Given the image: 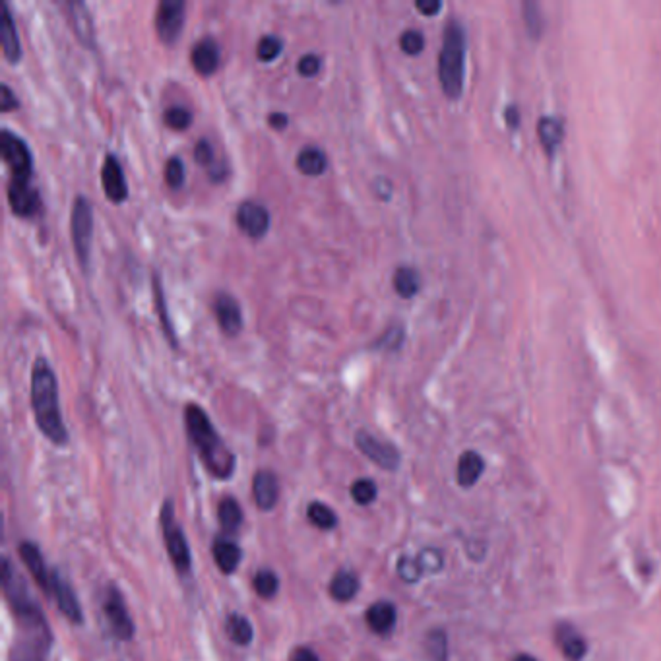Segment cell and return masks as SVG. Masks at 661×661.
I'll use <instances>...</instances> for the list:
<instances>
[{"label":"cell","instance_id":"obj_1","mask_svg":"<svg viewBox=\"0 0 661 661\" xmlns=\"http://www.w3.org/2000/svg\"><path fill=\"white\" fill-rule=\"evenodd\" d=\"M31 407L39 431L52 445L65 446L68 443V431L59 405V384L55 371L45 357H37L31 369Z\"/></svg>","mask_w":661,"mask_h":661},{"label":"cell","instance_id":"obj_2","mask_svg":"<svg viewBox=\"0 0 661 661\" xmlns=\"http://www.w3.org/2000/svg\"><path fill=\"white\" fill-rule=\"evenodd\" d=\"M185 425L209 474L217 479H229L233 476L235 454L227 448L224 438L217 435L204 409L188 404L185 407Z\"/></svg>","mask_w":661,"mask_h":661},{"label":"cell","instance_id":"obj_3","mask_svg":"<svg viewBox=\"0 0 661 661\" xmlns=\"http://www.w3.org/2000/svg\"><path fill=\"white\" fill-rule=\"evenodd\" d=\"M466 75V31L458 20H450L445 28L443 49L438 55V80L446 98L458 99L464 90Z\"/></svg>","mask_w":661,"mask_h":661},{"label":"cell","instance_id":"obj_4","mask_svg":"<svg viewBox=\"0 0 661 661\" xmlns=\"http://www.w3.org/2000/svg\"><path fill=\"white\" fill-rule=\"evenodd\" d=\"M70 237L72 245H75L76 256L83 270H88L90 264V255H91V239H93V212L88 202V198L76 196L75 204H72V214H70Z\"/></svg>","mask_w":661,"mask_h":661},{"label":"cell","instance_id":"obj_5","mask_svg":"<svg viewBox=\"0 0 661 661\" xmlns=\"http://www.w3.org/2000/svg\"><path fill=\"white\" fill-rule=\"evenodd\" d=\"M161 530L167 545V553H169L177 571L183 574L191 571V549H188V543L181 526H178L175 520V508L173 502L169 500H167L161 508Z\"/></svg>","mask_w":661,"mask_h":661},{"label":"cell","instance_id":"obj_6","mask_svg":"<svg viewBox=\"0 0 661 661\" xmlns=\"http://www.w3.org/2000/svg\"><path fill=\"white\" fill-rule=\"evenodd\" d=\"M0 152L3 160L8 165L12 181H29L34 175V157L28 148V144L10 130L0 132Z\"/></svg>","mask_w":661,"mask_h":661},{"label":"cell","instance_id":"obj_7","mask_svg":"<svg viewBox=\"0 0 661 661\" xmlns=\"http://www.w3.org/2000/svg\"><path fill=\"white\" fill-rule=\"evenodd\" d=\"M3 582H4V592L8 595V602L12 603L14 611L22 617V618H28V621L34 625L35 621L37 623H45L43 621V615H41V610L37 607V603L31 600V595L28 592V587L24 584V580L20 578L18 574L12 572V569H10V563L4 561V574H3Z\"/></svg>","mask_w":661,"mask_h":661},{"label":"cell","instance_id":"obj_8","mask_svg":"<svg viewBox=\"0 0 661 661\" xmlns=\"http://www.w3.org/2000/svg\"><path fill=\"white\" fill-rule=\"evenodd\" d=\"M186 4L181 0H163L155 12V31L165 45H175L185 28Z\"/></svg>","mask_w":661,"mask_h":661},{"label":"cell","instance_id":"obj_9","mask_svg":"<svg viewBox=\"0 0 661 661\" xmlns=\"http://www.w3.org/2000/svg\"><path fill=\"white\" fill-rule=\"evenodd\" d=\"M103 613H105V618H107L109 628L114 638L130 640L134 636V623L129 615L127 605H124L121 592L114 586H109L107 594H105Z\"/></svg>","mask_w":661,"mask_h":661},{"label":"cell","instance_id":"obj_10","mask_svg":"<svg viewBox=\"0 0 661 661\" xmlns=\"http://www.w3.org/2000/svg\"><path fill=\"white\" fill-rule=\"evenodd\" d=\"M355 445L379 468L388 469V471H394L400 468V461H402L400 452H397V448L392 446L390 443H384V440H379L366 431H359L355 435Z\"/></svg>","mask_w":661,"mask_h":661},{"label":"cell","instance_id":"obj_11","mask_svg":"<svg viewBox=\"0 0 661 661\" xmlns=\"http://www.w3.org/2000/svg\"><path fill=\"white\" fill-rule=\"evenodd\" d=\"M6 194L8 206L18 217L28 219L39 214L41 196L37 193V188L34 185H29V181H12V178H10Z\"/></svg>","mask_w":661,"mask_h":661},{"label":"cell","instance_id":"obj_12","mask_svg":"<svg viewBox=\"0 0 661 661\" xmlns=\"http://www.w3.org/2000/svg\"><path fill=\"white\" fill-rule=\"evenodd\" d=\"M237 225L250 239H262L270 229L268 209L253 201H247L237 208Z\"/></svg>","mask_w":661,"mask_h":661},{"label":"cell","instance_id":"obj_13","mask_svg":"<svg viewBox=\"0 0 661 661\" xmlns=\"http://www.w3.org/2000/svg\"><path fill=\"white\" fill-rule=\"evenodd\" d=\"M101 185L105 196H107L113 204H121L129 198L127 177H124L122 167L113 153L105 155V161L101 167Z\"/></svg>","mask_w":661,"mask_h":661},{"label":"cell","instance_id":"obj_14","mask_svg":"<svg viewBox=\"0 0 661 661\" xmlns=\"http://www.w3.org/2000/svg\"><path fill=\"white\" fill-rule=\"evenodd\" d=\"M214 312L219 322V328L225 335H237L243 330V312H240L239 303L229 293H219L214 301Z\"/></svg>","mask_w":661,"mask_h":661},{"label":"cell","instance_id":"obj_15","mask_svg":"<svg viewBox=\"0 0 661 661\" xmlns=\"http://www.w3.org/2000/svg\"><path fill=\"white\" fill-rule=\"evenodd\" d=\"M65 8L68 14V22L72 29H75L80 43L86 49H96V24H93L88 6L78 0V3H67Z\"/></svg>","mask_w":661,"mask_h":661},{"label":"cell","instance_id":"obj_16","mask_svg":"<svg viewBox=\"0 0 661 661\" xmlns=\"http://www.w3.org/2000/svg\"><path fill=\"white\" fill-rule=\"evenodd\" d=\"M51 594L55 595L60 613L65 615L70 623L78 625V623L83 621L82 607H80V602H78L75 590H72V586L65 578H62V576L57 571H52V592Z\"/></svg>","mask_w":661,"mask_h":661},{"label":"cell","instance_id":"obj_17","mask_svg":"<svg viewBox=\"0 0 661 661\" xmlns=\"http://www.w3.org/2000/svg\"><path fill=\"white\" fill-rule=\"evenodd\" d=\"M20 557L26 563L29 569L31 576H34L35 582L41 586V590L51 594L52 592V571L47 569V564L43 561V555H41L39 547L35 543L26 541L20 545Z\"/></svg>","mask_w":661,"mask_h":661},{"label":"cell","instance_id":"obj_18","mask_svg":"<svg viewBox=\"0 0 661 661\" xmlns=\"http://www.w3.org/2000/svg\"><path fill=\"white\" fill-rule=\"evenodd\" d=\"M555 642L569 661H582L587 654L586 638L569 623H561L555 628Z\"/></svg>","mask_w":661,"mask_h":661},{"label":"cell","instance_id":"obj_19","mask_svg":"<svg viewBox=\"0 0 661 661\" xmlns=\"http://www.w3.org/2000/svg\"><path fill=\"white\" fill-rule=\"evenodd\" d=\"M193 67L201 76H212L219 68V60H222V51L212 37H206L198 41L191 52Z\"/></svg>","mask_w":661,"mask_h":661},{"label":"cell","instance_id":"obj_20","mask_svg":"<svg viewBox=\"0 0 661 661\" xmlns=\"http://www.w3.org/2000/svg\"><path fill=\"white\" fill-rule=\"evenodd\" d=\"M0 39H3V55L10 62V65H18L22 60V45H20V35L18 28L12 14H10V6H3V22H0Z\"/></svg>","mask_w":661,"mask_h":661},{"label":"cell","instance_id":"obj_21","mask_svg":"<svg viewBox=\"0 0 661 661\" xmlns=\"http://www.w3.org/2000/svg\"><path fill=\"white\" fill-rule=\"evenodd\" d=\"M366 625H369L371 631L374 634L386 636L394 631L396 621H397V613L396 607L390 602H376L373 603L369 610H366Z\"/></svg>","mask_w":661,"mask_h":661},{"label":"cell","instance_id":"obj_22","mask_svg":"<svg viewBox=\"0 0 661 661\" xmlns=\"http://www.w3.org/2000/svg\"><path fill=\"white\" fill-rule=\"evenodd\" d=\"M485 471V460L481 458V454L474 452V450H468L460 456L458 460V468H456V481L461 489H469L474 487L477 481L481 479Z\"/></svg>","mask_w":661,"mask_h":661},{"label":"cell","instance_id":"obj_23","mask_svg":"<svg viewBox=\"0 0 661 661\" xmlns=\"http://www.w3.org/2000/svg\"><path fill=\"white\" fill-rule=\"evenodd\" d=\"M253 492H255V500L260 510L274 508L279 497L276 476L271 474V471H258L253 481Z\"/></svg>","mask_w":661,"mask_h":661},{"label":"cell","instance_id":"obj_24","mask_svg":"<svg viewBox=\"0 0 661 661\" xmlns=\"http://www.w3.org/2000/svg\"><path fill=\"white\" fill-rule=\"evenodd\" d=\"M214 559L219 566V571L224 574H233L237 571V566L243 559V553H240L239 545L235 541H231L227 538H219L214 543Z\"/></svg>","mask_w":661,"mask_h":661},{"label":"cell","instance_id":"obj_25","mask_svg":"<svg viewBox=\"0 0 661 661\" xmlns=\"http://www.w3.org/2000/svg\"><path fill=\"white\" fill-rule=\"evenodd\" d=\"M327 153L317 148V146H307L297 155V169L307 177H320L327 173Z\"/></svg>","mask_w":661,"mask_h":661},{"label":"cell","instance_id":"obj_26","mask_svg":"<svg viewBox=\"0 0 661 661\" xmlns=\"http://www.w3.org/2000/svg\"><path fill=\"white\" fill-rule=\"evenodd\" d=\"M538 136H539L545 152H547L549 155L555 153V150L559 148L563 142V136H564L563 121L557 117H543L538 124Z\"/></svg>","mask_w":661,"mask_h":661},{"label":"cell","instance_id":"obj_27","mask_svg":"<svg viewBox=\"0 0 661 661\" xmlns=\"http://www.w3.org/2000/svg\"><path fill=\"white\" fill-rule=\"evenodd\" d=\"M359 592V580H357V576L350 571H340L335 572V576L330 582V595L334 597L335 602H351L355 594Z\"/></svg>","mask_w":661,"mask_h":661},{"label":"cell","instance_id":"obj_28","mask_svg":"<svg viewBox=\"0 0 661 661\" xmlns=\"http://www.w3.org/2000/svg\"><path fill=\"white\" fill-rule=\"evenodd\" d=\"M225 631H227V636L239 646H248L250 642H253V636H255L253 625H250L248 618L243 617V615L231 613L227 617Z\"/></svg>","mask_w":661,"mask_h":661},{"label":"cell","instance_id":"obj_29","mask_svg":"<svg viewBox=\"0 0 661 661\" xmlns=\"http://www.w3.org/2000/svg\"><path fill=\"white\" fill-rule=\"evenodd\" d=\"M219 514V523H222V530L229 535H233L239 531L240 523H243V510H240L239 502L235 499H224L222 505L217 508Z\"/></svg>","mask_w":661,"mask_h":661},{"label":"cell","instance_id":"obj_30","mask_svg":"<svg viewBox=\"0 0 661 661\" xmlns=\"http://www.w3.org/2000/svg\"><path fill=\"white\" fill-rule=\"evenodd\" d=\"M421 287V281H419V274L415 268L402 266L396 270L394 274V289L400 297L404 299H412L415 293Z\"/></svg>","mask_w":661,"mask_h":661},{"label":"cell","instance_id":"obj_31","mask_svg":"<svg viewBox=\"0 0 661 661\" xmlns=\"http://www.w3.org/2000/svg\"><path fill=\"white\" fill-rule=\"evenodd\" d=\"M152 279H153V281H152V283H153V301H155L157 314H160L163 334L167 335V340H169V345H173V348H177V335H175V330H173V322H171V319L167 317V303H165V297H163V287H161L160 276L153 274Z\"/></svg>","mask_w":661,"mask_h":661},{"label":"cell","instance_id":"obj_32","mask_svg":"<svg viewBox=\"0 0 661 661\" xmlns=\"http://www.w3.org/2000/svg\"><path fill=\"white\" fill-rule=\"evenodd\" d=\"M307 518L312 526L319 530H334L338 526V516H335V512L328 505H324V502L319 500H314L309 505Z\"/></svg>","mask_w":661,"mask_h":661},{"label":"cell","instance_id":"obj_33","mask_svg":"<svg viewBox=\"0 0 661 661\" xmlns=\"http://www.w3.org/2000/svg\"><path fill=\"white\" fill-rule=\"evenodd\" d=\"M425 649L427 656L431 661H446L448 659V636L440 628H435L427 634L425 640Z\"/></svg>","mask_w":661,"mask_h":661},{"label":"cell","instance_id":"obj_34","mask_svg":"<svg viewBox=\"0 0 661 661\" xmlns=\"http://www.w3.org/2000/svg\"><path fill=\"white\" fill-rule=\"evenodd\" d=\"M163 122L169 127L171 130H186L193 124V113L186 107H181V105H175V107H169L163 114Z\"/></svg>","mask_w":661,"mask_h":661},{"label":"cell","instance_id":"obj_35","mask_svg":"<svg viewBox=\"0 0 661 661\" xmlns=\"http://www.w3.org/2000/svg\"><path fill=\"white\" fill-rule=\"evenodd\" d=\"M255 590H256V594L260 597H264V600H271V597H274L278 594V590H279L278 576L274 572H271V571H268V569L256 572V576H255Z\"/></svg>","mask_w":661,"mask_h":661},{"label":"cell","instance_id":"obj_36","mask_svg":"<svg viewBox=\"0 0 661 661\" xmlns=\"http://www.w3.org/2000/svg\"><path fill=\"white\" fill-rule=\"evenodd\" d=\"M376 484L373 479H357L355 484L351 485V499L357 502V505L361 507H366L371 505V502L376 499Z\"/></svg>","mask_w":661,"mask_h":661},{"label":"cell","instance_id":"obj_37","mask_svg":"<svg viewBox=\"0 0 661 661\" xmlns=\"http://www.w3.org/2000/svg\"><path fill=\"white\" fill-rule=\"evenodd\" d=\"M281 51H283V43H281L279 37L264 35L258 41L256 57H258L260 62H271L281 55Z\"/></svg>","mask_w":661,"mask_h":661},{"label":"cell","instance_id":"obj_38","mask_svg":"<svg viewBox=\"0 0 661 661\" xmlns=\"http://www.w3.org/2000/svg\"><path fill=\"white\" fill-rule=\"evenodd\" d=\"M404 338H405V330L402 327H392V328H388L381 335V338L374 342L373 348L382 350V351H396V350L402 348Z\"/></svg>","mask_w":661,"mask_h":661},{"label":"cell","instance_id":"obj_39","mask_svg":"<svg viewBox=\"0 0 661 661\" xmlns=\"http://www.w3.org/2000/svg\"><path fill=\"white\" fill-rule=\"evenodd\" d=\"M417 563L421 566L423 574H435L440 572L445 566V557L438 549H423L417 555Z\"/></svg>","mask_w":661,"mask_h":661},{"label":"cell","instance_id":"obj_40","mask_svg":"<svg viewBox=\"0 0 661 661\" xmlns=\"http://www.w3.org/2000/svg\"><path fill=\"white\" fill-rule=\"evenodd\" d=\"M165 183L171 188H181L185 185V163L181 157H169L165 163Z\"/></svg>","mask_w":661,"mask_h":661},{"label":"cell","instance_id":"obj_41","mask_svg":"<svg viewBox=\"0 0 661 661\" xmlns=\"http://www.w3.org/2000/svg\"><path fill=\"white\" fill-rule=\"evenodd\" d=\"M400 47H402V51L405 52V55L415 57V55H419V52L423 51L425 37H423L421 31L407 29V31H404L402 37H400Z\"/></svg>","mask_w":661,"mask_h":661},{"label":"cell","instance_id":"obj_42","mask_svg":"<svg viewBox=\"0 0 661 661\" xmlns=\"http://www.w3.org/2000/svg\"><path fill=\"white\" fill-rule=\"evenodd\" d=\"M397 576L407 584H415L419 582V578L423 576V571L421 566H419L417 563V557L412 559V557H402L400 561H397Z\"/></svg>","mask_w":661,"mask_h":661},{"label":"cell","instance_id":"obj_43","mask_svg":"<svg viewBox=\"0 0 661 661\" xmlns=\"http://www.w3.org/2000/svg\"><path fill=\"white\" fill-rule=\"evenodd\" d=\"M322 68V60L319 55H314V52H309V55H303L299 59V65H297V70L301 76L305 78H314L320 72Z\"/></svg>","mask_w":661,"mask_h":661},{"label":"cell","instance_id":"obj_44","mask_svg":"<svg viewBox=\"0 0 661 661\" xmlns=\"http://www.w3.org/2000/svg\"><path fill=\"white\" fill-rule=\"evenodd\" d=\"M523 16H526V24H528L530 34L538 37L541 34V28H543L539 6L533 4V3H523Z\"/></svg>","mask_w":661,"mask_h":661},{"label":"cell","instance_id":"obj_45","mask_svg":"<svg viewBox=\"0 0 661 661\" xmlns=\"http://www.w3.org/2000/svg\"><path fill=\"white\" fill-rule=\"evenodd\" d=\"M194 160L198 165H209L214 161V148L208 140H201L194 148Z\"/></svg>","mask_w":661,"mask_h":661},{"label":"cell","instance_id":"obj_46","mask_svg":"<svg viewBox=\"0 0 661 661\" xmlns=\"http://www.w3.org/2000/svg\"><path fill=\"white\" fill-rule=\"evenodd\" d=\"M0 90H3V93H0V96H3V99H0V109H3L4 113H10V111L18 109L20 107V101L16 99L12 90H10L6 86V83H3V88H0Z\"/></svg>","mask_w":661,"mask_h":661},{"label":"cell","instance_id":"obj_47","mask_svg":"<svg viewBox=\"0 0 661 661\" xmlns=\"http://www.w3.org/2000/svg\"><path fill=\"white\" fill-rule=\"evenodd\" d=\"M415 8L425 16H435L440 12V8H443V3H440V0H419Z\"/></svg>","mask_w":661,"mask_h":661},{"label":"cell","instance_id":"obj_48","mask_svg":"<svg viewBox=\"0 0 661 661\" xmlns=\"http://www.w3.org/2000/svg\"><path fill=\"white\" fill-rule=\"evenodd\" d=\"M291 661H320V659H319V656H317V652H314V649L301 646L297 649H293Z\"/></svg>","mask_w":661,"mask_h":661},{"label":"cell","instance_id":"obj_49","mask_svg":"<svg viewBox=\"0 0 661 661\" xmlns=\"http://www.w3.org/2000/svg\"><path fill=\"white\" fill-rule=\"evenodd\" d=\"M268 122L274 130H286L289 119H287L286 113H271L268 117Z\"/></svg>","mask_w":661,"mask_h":661},{"label":"cell","instance_id":"obj_50","mask_svg":"<svg viewBox=\"0 0 661 661\" xmlns=\"http://www.w3.org/2000/svg\"><path fill=\"white\" fill-rule=\"evenodd\" d=\"M505 117H507V121H508V124H510L512 129H516L518 124H520V113H518L516 107H508Z\"/></svg>","mask_w":661,"mask_h":661},{"label":"cell","instance_id":"obj_51","mask_svg":"<svg viewBox=\"0 0 661 661\" xmlns=\"http://www.w3.org/2000/svg\"><path fill=\"white\" fill-rule=\"evenodd\" d=\"M512 661H539V659L530 656V654H518V656H514Z\"/></svg>","mask_w":661,"mask_h":661}]
</instances>
